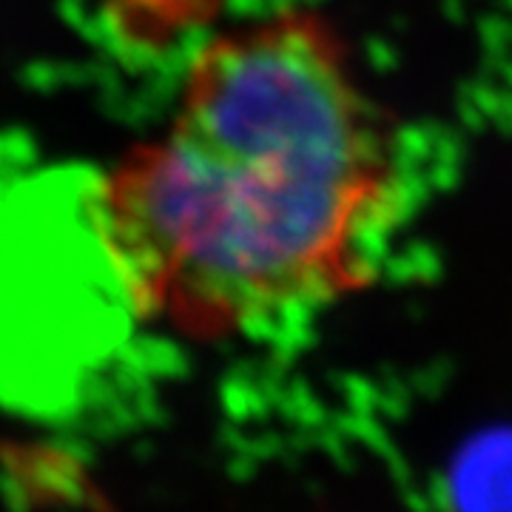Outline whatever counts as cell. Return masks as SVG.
Here are the masks:
<instances>
[{"mask_svg":"<svg viewBox=\"0 0 512 512\" xmlns=\"http://www.w3.org/2000/svg\"><path fill=\"white\" fill-rule=\"evenodd\" d=\"M402 202L396 131L308 9L208 40L168 128L94 185L131 313L202 339L362 291Z\"/></svg>","mask_w":512,"mask_h":512,"instance_id":"1","label":"cell"}]
</instances>
